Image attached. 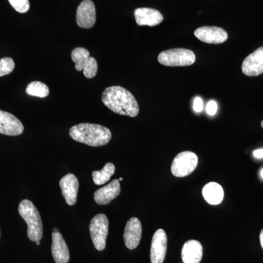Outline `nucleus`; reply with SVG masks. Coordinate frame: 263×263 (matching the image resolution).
Masks as SVG:
<instances>
[{"instance_id": "f257e3e1", "label": "nucleus", "mask_w": 263, "mask_h": 263, "mask_svg": "<svg viewBox=\"0 0 263 263\" xmlns=\"http://www.w3.org/2000/svg\"><path fill=\"white\" fill-rule=\"evenodd\" d=\"M102 101L114 113L129 117L139 114V105L130 91L119 86H109L104 90Z\"/></svg>"}, {"instance_id": "f03ea898", "label": "nucleus", "mask_w": 263, "mask_h": 263, "mask_svg": "<svg viewBox=\"0 0 263 263\" xmlns=\"http://www.w3.org/2000/svg\"><path fill=\"white\" fill-rule=\"evenodd\" d=\"M70 136L74 141L93 147L105 146L112 138L108 128L90 123H81L71 127Z\"/></svg>"}, {"instance_id": "7ed1b4c3", "label": "nucleus", "mask_w": 263, "mask_h": 263, "mask_svg": "<svg viewBox=\"0 0 263 263\" xmlns=\"http://www.w3.org/2000/svg\"><path fill=\"white\" fill-rule=\"evenodd\" d=\"M18 213L28 226L27 236L33 242L42 239L43 226L40 213L30 200H24L19 204Z\"/></svg>"}, {"instance_id": "20e7f679", "label": "nucleus", "mask_w": 263, "mask_h": 263, "mask_svg": "<svg viewBox=\"0 0 263 263\" xmlns=\"http://www.w3.org/2000/svg\"><path fill=\"white\" fill-rule=\"evenodd\" d=\"M158 62L168 67H186L193 65L196 60L195 53L186 48H173L161 52Z\"/></svg>"}, {"instance_id": "39448f33", "label": "nucleus", "mask_w": 263, "mask_h": 263, "mask_svg": "<svg viewBox=\"0 0 263 263\" xmlns=\"http://www.w3.org/2000/svg\"><path fill=\"white\" fill-rule=\"evenodd\" d=\"M71 58L75 63L76 70H83L85 77L92 79L96 76L98 70V62L90 57L89 51L86 48H76L71 53Z\"/></svg>"}, {"instance_id": "423d86ee", "label": "nucleus", "mask_w": 263, "mask_h": 263, "mask_svg": "<svg viewBox=\"0 0 263 263\" xmlns=\"http://www.w3.org/2000/svg\"><path fill=\"white\" fill-rule=\"evenodd\" d=\"M108 226V218L103 214L94 216L90 222V235L97 250L103 251L106 247Z\"/></svg>"}, {"instance_id": "0eeeda50", "label": "nucleus", "mask_w": 263, "mask_h": 263, "mask_svg": "<svg viewBox=\"0 0 263 263\" xmlns=\"http://www.w3.org/2000/svg\"><path fill=\"white\" fill-rule=\"evenodd\" d=\"M198 164V158L192 152H183L175 157L171 165V172L176 177H185L194 172Z\"/></svg>"}, {"instance_id": "6e6552de", "label": "nucleus", "mask_w": 263, "mask_h": 263, "mask_svg": "<svg viewBox=\"0 0 263 263\" xmlns=\"http://www.w3.org/2000/svg\"><path fill=\"white\" fill-rule=\"evenodd\" d=\"M167 249V237L165 231L157 230L154 234L151 246V263H163Z\"/></svg>"}, {"instance_id": "1a4fd4ad", "label": "nucleus", "mask_w": 263, "mask_h": 263, "mask_svg": "<svg viewBox=\"0 0 263 263\" xmlns=\"http://www.w3.org/2000/svg\"><path fill=\"white\" fill-rule=\"evenodd\" d=\"M195 37L202 42L209 44H221L228 39V32L217 27H202L194 32Z\"/></svg>"}, {"instance_id": "9d476101", "label": "nucleus", "mask_w": 263, "mask_h": 263, "mask_svg": "<svg viewBox=\"0 0 263 263\" xmlns=\"http://www.w3.org/2000/svg\"><path fill=\"white\" fill-rule=\"evenodd\" d=\"M76 22L81 28L90 29L96 22V9L91 0H84L79 5L76 13Z\"/></svg>"}, {"instance_id": "9b49d317", "label": "nucleus", "mask_w": 263, "mask_h": 263, "mask_svg": "<svg viewBox=\"0 0 263 263\" xmlns=\"http://www.w3.org/2000/svg\"><path fill=\"white\" fill-rule=\"evenodd\" d=\"M51 253L56 263H68L70 261L68 247L57 228H53L52 233Z\"/></svg>"}, {"instance_id": "f8f14e48", "label": "nucleus", "mask_w": 263, "mask_h": 263, "mask_svg": "<svg viewBox=\"0 0 263 263\" xmlns=\"http://www.w3.org/2000/svg\"><path fill=\"white\" fill-rule=\"evenodd\" d=\"M242 72L249 77L263 73V46L249 54L242 64Z\"/></svg>"}, {"instance_id": "ddd939ff", "label": "nucleus", "mask_w": 263, "mask_h": 263, "mask_svg": "<svg viewBox=\"0 0 263 263\" xmlns=\"http://www.w3.org/2000/svg\"><path fill=\"white\" fill-rule=\"evenodd\" d=\"M24 126L13 114L0 110V133L5 136H17L23 133Z\"/></svg>"}, {"instance_id": "4468645a", "label": "nucleus", "mask_w": 263, "mask_h": 263, "mask_svg": "<svg viewBox=\"0 0 263 263\" xmlns=\"http://www.w3.org/2000/svg\"><path fill=\"white\" fill-rule=\"evenodd\" d=\"M142 236L141 221L136 217L131 218L126 224L124 233V243L127 249H136L139 245Z\"/></svg>"}, {"instance_id": "2eb2a0df", "label": "nucleus", "mask_w": 263, "mask_h": 263, "mask_svg": "<svg viewBox=\"0 0 263 263\" xmlns=\"http://www.w3.org/2000/svg\"><path fill=\"white\" fill-rule=\"evenodd\" d=\"M62 193L65 197L67 205H73L77 202L78 191H79V180L75 175H66L60 181Z\"/></svg>"}, {"instance_id": "dca6fc26", "label": "nucleus", "mask_w": 263, "mask_h": 263, "mask_svg": "<svg viewBox=\"0 0 263 263\" xmlns=\"http://www.w3.org/2000/svg\"><path fill=\"white\" fill-rule=\"evenodd\" d=\"M134 15L136 23L139 26L155 27L162 23L164 20L162 13L153 8H137L135 10Z\"/></svg>"}, {"instance_id": "f3484780", "label": "nucleus", "mask_w": 263, "mask_h": 263, "mask_svg": "<svg viewBox=\"0 0 263 263\" xmlns=\"http://www.w3.org/2000/svg\"><path fill=\"white\" fill-rule=\"evenodd\" d=\"M121 193V186L119 180H114L109 184L99 189L95 193V202L99 205H108Z\"/></svg>"}, {"instance_id": "a211bd4d", "label": "nucleus", "mask_w": 263, "mask_h": 263, "mask_svg": "<svg viewBox=\"0 0 263 263\" xmlns=\"http://www.w3.org/2000/svg\"><path fill=\"white\" fill-rule=\"evenodd\" d=\"M202 246L195 240L186 241L181 250V259L183 263H200L202 258Z\"/></svg>"}, {"instance_id": "6ab92c4d", "label": "nucleus", "mask_w": 263, "mask_h": 263, "mask_svg": "<svg viewBox=\"0 0 263 263\" xmlns=\"http://www.w3.org/2000/svg\"><path fill=\"white\" fill-rule=\"evenodd\" d=\"M202 196L211 205H219L224 198V190L219 183H209L202 189Z\"/></svg>"}, {"instance_id": "aec40b11", "label": "nucleus", "mask_w": 263, "mask_h": 263, "mask_svg": "<svg viewBox=\"0 0 263 263\" xmlns=\"http://www.w3.org/2000/svg\"><path fill=\"white\" fill-rule=\"evenodd\" d=\"M116 167L113 163L108 162L101 171H93L92 178L95 184L103 185L108 182L115 173Z\"/></svg>"}, {"instance_id": "412c9836", "label": "nucleus", "mask_w": 263, "mask_h": 263, "mask_svg": "<svg viewBox=\"0 0 263 263\" xmlns=\"http://www.w3.org/2000/svg\"><path fill=\"white\" fill-rule=\"evenodd\" d=\"M26 92L30 96L44 98L48 96L50 91L47 85L41 81H32L27 86Z\"/></svg>"}, {"instance_id": "4be33fe9", "label": "nucleus", "mask_w": 263, "mask_h": 263, "mask_svg": "<svg viewBox=\"0 0 263 263\" xmlns=\"http://www.w3.org/2000/svg\"><path fill=\"white\" fill-rule=\"evenodd\" d=\"M15 68V62L13 59L5 57L0 60V77L11 73Z\"/></svg>"}, {"instance_id": "5701e85b", "label": "nucleus", "mask_w": 263, "mask_h": 263, "mask_svg": "<svg viewBox=\"0 0 263 263\" xmlns=\"http://www.w3.org/2000/svg\"><path fill=\"white\" fill-rule=\"evenodd\" d=\"M10 4L17 12L21 13H27L29 10V0H8Z\"/></svg>"}, {"instance_id": "b1692460", "label": "nucleus", "mask_w": 263, "mask_h": 263, "mask_svg": "<svg viewBox=\"0 0 263 263\" xmlns=\"http://www.w3.org/2000/svg\"><path fill=\"white\" fill-rule=\"evenodd\" d=\"M217 103L214 100L209 102L206 105V112L209 115L214 116L217 112Z\"/></svg>"}, {"instance_id": "393cba45", "label": "nucleus", "mask_w": 263, "mask_h": 263, "mask_svg": "<svg viewBox=\"0 0 263 263\" xmlns=\"http://www.w3.org/2000/svg\"><path fill=\"white\" fill-rule=\"evenodd\" d=\"M193 109L197 113H200L203 110V102L200 98H196L194 100Z\"/></svg>"}, {"instance_id": "a878e982", "label": "nucleus", "mask_w": 263, "mask_h": 263, "mask_svg": "<svg viewBox=\"0 0 263 263\" xmlns=\"http://www.w3.org/2000/svg\"><path fill=\"white\" fill-rule=\"evenodd\" d=\"M253 155L257 159L263 158V148L254 151Z\"/></svg>"}, {"instance_id": "bb28decb", "label": "nucleus", "mask_w": 263, "mask_h": 263, "mask_svg": "<svg viewBox=\"0 0 263 263\" xmlns=\"http://www.w3.org/2000/svg\"><path fill=\"white\" fill-rule=\"evenodd\" d=\"M259 241H260L261 247L263 249V229L261 230L260 234H259Z\"/></svg>"}, {"instance_id": "cd10ccee", "label": "nucleus", "mask_w": 263, "mask_h": 263, "mask_svg": "<svg viewBox=\"0 0 263 263\" xmlns=\"http://www.w3.org/2000/svg\"><path fill=\"white\" fill-rule=\"evenodd\" d=\"M35 243H36V245H37V246H39L40 245H41V240H38V241L35 242Z\"/></svg>"}, {"instance_id": "c85d7f7f", "label": "nucleus", "mask_w": 263, "mask_h": 263, "mask_svg": "<svg viewBox=\"0 0 263 263\" xmlns=\"http://www.w3.org/2000/svg\"><path fill=\"white\" fill-rule=\"evenodd\" d=\"M260 175H261V176H262V178L263 179V169L262 170V171H261Z\"/></svg>"}, {"instance_id": "c756f323", "label": "nucleus", "mask_w": 263, "mask_h": 263, "mask_svg": "<svg viewBox=\"0 0 263 263\" xmlns=\"http://www.w3.org/2000/svg\"><path fill=\"white\" fill-rule=\"evenodd\" d=\"M123 180V178H119V181H122Z\"/></svg>"}, {"instance_id": "7c9ffc66", "label": "nucleus", "mask_w": 263, "mask_h": 263, "mask_svg": "<svg viewBox=\"0 0 263 263\" xmlns=\"http://www.w3.org/2000/svg\"><path fill=\"white\" fill-rule=\"evenodd\" d=\"M261 127H262L263 129V120L262 121V122H261Z\"/></svg>"}]
</instances>
